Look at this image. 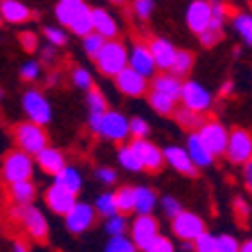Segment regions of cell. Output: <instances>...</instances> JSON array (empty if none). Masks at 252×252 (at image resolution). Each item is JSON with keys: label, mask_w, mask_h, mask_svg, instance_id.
Wrapping results in <instances>:
<instances>
[{"label": "cell", "mask_w": 252, "mask_h": 252, "mask_svg": "<svg viewBox=\"0 0 252 252\" xmlns=\"http://www.w3.org/2000/svg\"><path fill=\"white\" fill-rule=\"evenodd\" d=\"M151 90H158V93L167 94V97H171L173 101H180V90H183V81H180V77H176L173 72L164 70L162 74H158V77L151 81Z\"/></svg>", "instance_id": "603a6c76"}, {"label": "cell", "mask_w": 252, "mask_h": 252, "mask_svg": "<svg viewBox=\"0 0 252 252\" xmlns=\"http://www.w3.org/2000/svg\"><path fill=\"white\" fill-rule=\"evenodd\" d=\"M23 110L27 113L32 122L45 126L47 122L52 120V106L47 101V97L41 93V90H27L23 94Z\"/></svg>", "instance_id": "52a82bcc"}, {"label": "cell", "mask_w": 252, "mask_h": 252, "mask_svg": "<svg viewBox=\"0 0 252 252\" xmlns=\"http://www.w3.org/2000/svg\"><path fill=\"white\" fill-rule=\"evenodd\" d=\"M32 173H34V160H32L30 153L16 149V151L5 156V160H2V180L7 185L32 178Z\"/></svg>", "instance_id": "3957f363"}, {"label": "cell", "mask_w": 252, "mask_h": 252, "mask_svg": "<svg viewBox=\"0 0 252 252\" xmlns=\"http://www.w3.org/2000/svg\"><path fill=\"white\" fill-rule=\"evenodd\" d=\"M225 156L232 164H246L248 160H252V135L246 128H234L227 135Z\"/></svg>", "instance_id": "5b68a950"}, {"label": "cell", "mask_w": 252, "mask_h": 252, "mask_svg": "<svg viewBox=\"0 0 252 252\" xmlns=\"http://www.w3.org/2000/svg\"><path fill=\"white\" fill-rule=\"evenodd\" d=\"M133 147V151L137 153L142 162V169H149V171H158V169L164 164V156L162 149H158L153 142H149L147 137H133V142H128Z\"/></svg>", "instance_id": "5bb4252c"}, {"label": "cell", "mask_w": 252, "mask_h": 252, "mask_svg": "<svg viewBox=\"0 0 252 252\" xmlns=\"http://www.w3.org/2000/svg\"><path fill=\"white\" fill-rule=\"evenodd\" d=\"M81 38H84V50L88 57H94V54L99 52V47L106 43V38L101 36V34H97V32H88V34Z\"/></svg>", "instance_id": "60d3db41"}, {"label": "cell", "mask_w": 252, "mask_h": 252, "mask_svg": "<svg viewBox=\"0 0 252 252\" xmlns=\"http://www.w3.org/2000/svg\"><path fill=\"white\" fill-rule=\"evenodd\" d=\"M239 252H252V239H248L246 243H241V246H239Z\"/></svg>", "instance_id": "680465c9"}, {"label": "cell", "mask_w": 252, "mask_h": 252, "mask_svg": "<svg viewBox=\"0 0 252 252\" xmlns=\"http://www.w3.org/2000/svg\"><path fill=\"white\" fill-rule=\"evenodd\" d=\"M54 183H59L61 187H65V189H70L72 194H79L81 191V185H84V180H81V173L77 171L74 167H65L61 169V171L54 176Z\"/></svg>", "instance_id": "83f0119b"}, {"label": "cell", "mask_w": 252, "mask_h": 252, "mask_svg": "<svg viewBox=\"0 0 252 252\" xmlns=\"http://www.w3.org/2000/svg\"><path fill=\"white\" fill-rule=\"evenodd\" d=\"M153 9H156V2H153V0H133V14H135L140 21L151 18Z\"/></svg>", "instance_id": "ee69618b"}, {"label": "cell", "mask_w": 252, "mask_h": 252, "mask_svg": "<svg viewBox=\"0 0 252 252\" xmlns=\"http://www.w3.org/2000/svg\"><path fill=\"white\" fill-rule=\"evenodd\" d=\"M72 84L77 86V88H81V90H88V88H93V74L88 72L86 68H72Z\"/></svg>", "instance_id": "7bdbcfd3"}, {"label": "cell", "mask_w": 252, "mask_h": 252, "mask_svg": "<svg viewBox=\"0 0 252 252\" xmlns=\"http://www.w3.org/2000/svg\"><path fill=\"white\" fill-rule=\"evenodd\" d=\"M0 99H2V90H0Z\"/></svg>", "instance_id": "6125c7cd"}, {"label": "cell", "mask_w": 252, "mask_h": 252, "mask_svg": "<svg viewBox=\"0 0 252 252\" xmlns=\"http://www.w3.org/2000/svg\"><path fill=\"white\" fill-rule=\"evenodd\" d=\"M86 7L84 0H59L57 2V9H54V14H57V21L61 23L63 27H68L70 23H72V18L79 14V11Z\"/></svg>", "instance_id": "4316f807"}, {"label": "cell", "mask_w": 252, "mask_h": 252, "mask_svg": "<svg viewBox=\"0 0 252 252\" xmlns=\"http://www.w3.org/2000/svg\"><path fill=\"white\" fill-rule=\"evenodd\" d=\"M243 180H246V187L250 189V194H252V160H248L243 164Z\"/></svg>", "instance_id": "11a10c76"}, {"label": "cell", "mask_w": 252, "mask_h": 252, "mask_svg": "<svg viewBox=\"0 0 252 252\" xmlns=\"http://www.w3.org/2000/svg\"><path fill=\"white\" fill-rule=\"evenodd\" d=\"M93 11V32L101 34L104 38H115L120 34V25H117V18L110 11L101 9V7H94Z\"/></svg>", "instance_id": "ffe728a7"}, {"label": "cell", "mask_w": 252, "mask_h": 252, "mask_svg": "<svg viewBox=\"0 0 252 252\" xmlns=\"http://www.w3.org/2000/svg\"><path fill=\"white\" fill-rule=\"evenodd\" d=\"M94 216H97V212H94L93 205L79 203L77 200V203L68 210V214H65V225H68V230L72 232V234H84L86 230L93 227Z\"/></svg>", "instance_id": "7c38bea8"}, {"label": "cell", "mask_w": 252, "mask_h": 252, "mask_svg": "<svg viewBox=\"0 0 252 252\" xmlns=\"http://www.w3.org/2000/svg\"><path fill=\"white\" fill-rule=\"evenodd\" d=\"M191 250L194 252H216V236L205 230L191 241Z\"/></svg>", "instance_id": "f35d334b"}, {"label": "cell", "mask_w": 252, "mask_h": 252, "mask_svg": "<svg viewBox=\"0 0 252 252\" xmlns=\"http://www.w3.org/2000/svg\"><path fill=\"white\" fill-rule=\"evenodd\" d=\"M156 207H158V194L151 187H133V212L153 214Z\"/></svg>", "instance_id": "d4e9b609"}, {"label": "cell", "mask_w": 252, "mask_h": 252, "mask_svg": "<svg viewBox=\"0 0 252 252\" xmlns=\"http://www.w3.org/2000/svg\"><path fill=\"white\" fill-rule=\"evenodd\" d=\"M180 101L185 108H191L196 113H205L212 108V93L198 81H185L180 90Z\"/></svg>", "instance_id": "9c48e42d"}, {"label": "cell", "mask_w": 252, "mask_h": 252, "mask_svg": "<svg viewBox=\"0 0 252 252\" xmlns=\"http://www.w3.org/2000/svg\"><path fill=\"white\" fill-rule=\"evenodd\" d=\"M108 2H113V5H124L126 0H108Z\"/></svg>", "instance_id": "94428289"}, {"label": "cell", "mask_w": 252, "mask_h": 252, "mask_svg": "<svg viewBox=\"0 0 252 252\" xmlns=\"http://www.w3.org/2000/svg\"><path fill=\"white\" fill-rule=\"evenodd\" d=\"M104 252H137V248L126 234H117V236H110V241L106 243Z\"/></svg>", "instance_id": "d590c367"}, {"label": "cell", "mask_w": 252, "mask_h": 252, "mask_svg": "<svg viewBox=\"0 0 252 252\" xmlns=\"http://www.w3.org/2000/svg\"><path fill=\"white\" fill-rule=\"evenodd\" d=\"M115 203L120 214H128L133 212V187H120L115 191Z\"/></svg>", "instance_id": "8d00e7d4"}, {"label": "cell", "mask_w": 252, "mask_h": 252, "mask_svg": "<svg viewBox=\"0 0 252 252\" xmlns=\"http://www.w3.org/2000/svg\"><path fill=\"white\" fill-rule=\"evenodd\" d=\"M128 135L147 137L149 135V122L142 120V117H131V120H128Z\"/></svg>", "instance_id": "c3c4849f"}, {"label": "cell", "mask_w": 252, "mask_h": 252, "mask_svg": "<svg viewBox=\"0 0 252 252\" xmlns=\"http://www.w3.org/2000/svg\"><path fill=\"white\" fill-rule=\"evenodd\" d=\"M117 160H120V164L126 169V171H140V169H142L140 158H137V153L133 151L131 144H126V147L120 149V153H117Z\"/></svg>", "instance_id": "e575fe53"}, {"label": "cell", "mask_w": 252, "mask_h": 252, "mask_svg": "<svg viewBox=\"0 0 252 252\" xmlns=\"http://www.w3.org/2000/svg\"><path fill=\"white\" fill-rule=\"evenodd\" d=\"M43 34H45L47 43H50V45H54V47H61V45H65V43H68V34L63 32V27L50 25V27H45V30H43Z\"/></svg>", "instance_id": "b9f144b4"}, {"label": "cell", "mask_w": 252, "mask_h": 252, "mask_svg": "<svg viewBox=\"0 0 252 252\" xmlns=\"http://www.w3.org/2000/svg\"><path fill=\"white\" fill-rule=\"evenodd\" d=\"M241 243L236 241V236L232 234H220L216 236V252H239Z\"/></svg>", "instance_id": "7dc6e473"}, {"label": "cell", "mask_w": 252, "mask_h": 252, "mask_svg": "<svg viewBox=\"0 0 252 252\" xmlns=\"http://www.w3.org/2000/svg\"><path fill=\"white\" fill-rule=\"evenodd\" d=\"M97 135L106 137L110 142H124L128 137V120L122 113H117V110H106L101 115Z\"/></svg>", "instance_id": "ba28073f"}, {"label": "cell", "mask_w": 252, "mask_h": 252, "mask_svg": "<svg viewBox=\"0 0 252 252\" xmlns=\"http://www.w3.org/2000/svg\"><path fill=\"white\" fill-rule=\"evenodd\" d=\"M94 212H97L99 216H104V219H108V216L117 214L115 194L106 191V194H99V196H97V200H94Z\"/></svg>", "instance_id": "836d02e7"}, {"label": "cell", "mask_w": 252, "mask_h": 252, "mask_svg": "<svg viewBox=\"0 0 252 252\" xmlns=\"http://www.w3.org/2000/svg\"><path fill=\"white\" fill-rule=\"evenodd\" d=\"M16 216H18V220H21V225L25 227L34 239H38V241H45L47 239V234H50V225H47L45 214H43L38 207H34L32 203L30 205H18Z\"/></svg>", "instance_id": "277c9868"}, {"label": "cell", "mask_w": 252, "mask_h": 252, "mask_svg": "<svg viewBox=\"0 0 252 252\" xmlns=\"http://www.w3.org/2000/svg\"><path fill=\"white\" fill-rule=\"evenodd\" d=\"M45 203H47V207H50L54 214L65 216L70 207L77 203V194H72L70 189H65V187H61L59 183H54L52 187L45 191Z\"/></svg>", "instance_id": "e0dca14e"}, {"label": "cell", "mask_w": 252, "mask_h": 252, "mask_svg": "<svg viewBox=\"0 0 252 252\" xmlns=\"http://www.w3.org/2000/svg\"><path fill=\"white\" fill-rule=\"evenodd\" d=\"M14 252H30V250H27V246H25V243H21V241H18V243H14Z\"/></svg>", "instance_id": "91938a15"}, {"label": "cell", "mask_w": 252, "mask_h": 252, "mask_svg": "<svg viewBox=\"0 0 252 252\" xmlns=\"http://www.w3.org/2000/svg\"><path fill=\"white\" fill-rule=\"evenodd\" d=\"M234 214H236V219L239 220H248L250 219V214H252L250 203H248L246 198H236L234 200Z\"/></svg>", "instance_id": "f5cc1de1"}, {"label": "cell", "mask_w": 252, "mask_h": 252, "mask_svg": "<svg viewBox=\"0 0 252 252\" xmlns=\"http://www.w3.org/2000/svg\"><path fill=\"white\" fill-rule=\"evenodd\" d=\"M38 77H41V65H38L36 61H27L21 65V79H25V81H36Z\"/></svg>", "instance_id": "f907efd6"}, {"label": "cell", "mask_w": 252, "mask_h": 252, "mask_svg": "<svg viewBox=\"0 0 252 252\" xmlns=\"http://www.w3.org/2000/svg\"><path fill=\"white\" fill-rule=\"evenodd\" d=\"M158 234L160 230H158V220L153 219V214H137L131 225V241L135 243L137 250H144Z\"/></svg>", "instance_id": "4fadbf2b"}, {"label": "cell", "mask_w": 252, "mask_h": 252, "mask_svg": "<svg viewBox=\"0 0 252 252\" xmlns=\"http://www.w3.org/2000/svg\"><path fill=\"white\" fill-rule=\"evenodd\" d=\"M43 59H45L47 63H52V61H54V45L43 47Z\"/></svg>", "instance_id": "6f0895ef"}, {"label": "cell", "mask_w": 252, "mask_h": 252, "mask_svg": "<svg viewBox=\"0 0 252 252\" xmlns=\"http://www.w3.org/2000/svg\"><path fill=\"white\" fill-rule=\"evenodd\" d=\"M0 23H2V16H0Z\"/></svg>", "instance_id": "be15d7a7"}, {"label": "cell", "mask_w": 252, "mask_h": 252, "mask_svg": "<svg viewBox=\"0 0 252 252\" xmlns=\"http://www.w3.org/2000/svg\"><path fill=\"white\" fill-rule=\"evenodd\" d=\"M191 68H194V54L189 52V50H178L169 72H173L176 77H187L191 72Z\"/></svg>", "instance_id": "d6a6232c"}, {"label": "cell", "mask_w": 252, "mask_h": 252, "mask_svg": "<svg viewBox=\"0 0 252 252\" xmlns=\"http://www.w3.org/2000/svg\"><path fill=\"white\" fill-rule=\"evenodd\" d=\"M128 68H133L135 72H140L142 77H156V61L151 57V50L144 43H135L128 52Z\"/></svg>", "instance_id": "9a60e30c"}, {"label": "cell", "mask_w": 252, "mask_h": 252, "mask_svg": "<svg viewBox=\"0 0 252 252\" xmlns=\"http://www.w3.org/2000/svg\"><path fill=\"white\" fill-rule=\"evenodd\" d=\"M115 86L122 94L126 97H142V94H147V88H149V79L142 77L140 72H135L133 68H122L120 72L115 74Z\"/></svg>", "instance_id": "8fae6325"}, {"label": "cell", "mask_w": 252, "mask_h": 252, "mask_svg": "<svg viewBox=\"0 0 252 252\" xmlns=\"http://www.w3.org/2000/svg\"><path fill=\"white\" fill-rule=\"evenodd\" d=\"M196 133L200 135L203 144L210 149L214 158L216 156H225L227 135H230V131H227L220 122H203V124H200V128Z\"/></svg>", "instance_id": "8992f818"}, {"label": "cell", "mask_w": 252, "mask_h": 252, "mask_svg": "<svg viewBox=\"0 0 252 252\" xmlns=\"http://www.w3.org/2000/svg\"><path fill=\"white\" fill-rule=\"evenodd\" d=\"M94 176H97V180H99L101 185H113V183L117 180V173L113 171L110 167H99Z\"/></svg>", "instance_id": "db71d44e"}, {"label": "cell", "mask_w": 252, "mask_h": 252, "mask_svg": "<svg viewBox=\"0 0 252 252\" xmlns=\"http://www.w3.org/2000/svg\"><path fill=\"white\" fill-rule=\"evenodd\" d=\"M158 203H160V207H162V212H164V216H167V219H173V216L183 210V205L173 198V196H164V198L158 200Z\"/></svg>", "instance_id": "681fc988"}, {"label": "cell", "mask_w": 252, "mask_h": 252, "mask_svg": "<svg viewBox=\"0 0 252 252\" xmlns=\"http://www.w3.org/2000/svg\"><path fill=\"white\" fill-rule=\"evenodd\" d=\"M176 104H178V101H173L167 94L158 93V90H149V106H151L156 113H160V115H171Z\"/></svg>", "instance_id": "1f68e13d"}, {"label": "cell", "mask_w": 252, "mask_h": 252, "mask_svg": "<svg viewBox=\"0 0 252 252\" xmlns=\"http://www.w3.org/2000/svg\"><path fill=\"white\" fill-rule=\"evenodd\" d=\"M171 227H173V234L178 236V239H183V241H194L200 232H205V220L200 219L198 214H194V212L180 210L178 214L171 219Z\"/></svg>", "instance_id": "30bf717a"}, {"label": "cell", "mask_w": 252, "mask_h": 252, "mask_svg": "<svg viewBox=\"0 0 252 252\" xmlns=\"http://www.w3.org/2000/svg\"><path fill=\"white\" fill-rule=\"evenodd\" d=\"M144 252H176V248H173V241H171V239H167V236H160V234H158L156 239H153V241L149 243L147 248H144Z\"/></svg>", "instance_id": "bcb514c9"}, {"label": "cell", "mask_w": 252, "mask_h": 252, "mask_svg": "<svg viewBox=\"0 0 252 252\" xmlns=\"http://www.w3.org/2000/svg\"><path fill=\"white\" fill-rule=\"evenodd\" d=\"M18 41H21V45H23L25 52H36L38 50V36L34 34V32H23L21 36H18Z\"/></svg>", "instance_id": "816d5d0a"}, {"label": "cell", "mask_w": 252, "mask_h": 252, "mask_svg": "<svg viewBox=\"0 0 252 252\" xmlns=\"http://www.w3.org/2000/svg\"><path fill=\"white\" fill-rule=\"evenodd\" d=\"M9 196L16 205H30L34 200V196H36V187H34L32 178L18 180V183L9 185Z\"/></svg>", "instance_id": "484cf974"}, {"label": "cell", "mask_w": 252, "mask_h": 252, "mask_svg": "<svg viewBox=\"0 0 252 252\" xmlns=\"http://www.w3.org/2000/svg\"><path fill=\"white\" fill-rule=\"evenodd\" d=\"M68 30L72 32V34H77V36H86L88 32H93V11H90L88 5L74 16L72 23L68 25Z\"/></svg>", "instance_id": "4dcf8cb0"}, {"label": "cell", "mask_w": 252, "mask_h": 252, "mask_svg": "<svg viewBox=\"0 0 252 252\" xmlns=\"http://www.w3.org/2000/svg\"><path fill=\"white\" fill-rule=\"evenodd\" d=\"M149 45V50H151V57H153V61H156V68L158 70H171V65H173V59H176V47H173V43L171 41H167V38H151V41L147 43Z\"/></svg>", "instance_id": "ac0fdd59"}, {"label": "cell", "mask_w": 252, "mask_h": 252, "mask_svg": "<svg viewBox=\"0 0 252 252\" xmlns=\"http://www.w3.org/2000/svg\"><path fill=\"white\" fill-rule=\"evenodd\" d=\"M34 158H36L38 167H41L45 173H50V176H57V173L65 167V158H63V153L59 151V149H52L50 144H47L45 149H41Z\"/></svg>", "instance_id": "cb8c5ba5"}, {"label": "cell", "mask_w": 252, "mask_h": 252, "mask_svg": "<svg viewBox=\"0 0 252 252\" xmlns=\"http://www.w3.org/2000/svg\"><path fill=\"white\" fill-rule=\"evenodd\" d=\"M196 36L200 38V45L205 47H214L216 43L223 38V30H214V27H205L200 34H196Z\"/></svg>", "instance_id": "f6af8a7d"}, {"label": "cell", "mask_w": 252, "mask_h": 252, "mask_svg": "<svg viewBox=\"0 0 252 252\" xmlns=\"http://www.w3.org/2000/svg\"><path fill=\"white\" fill-rule=\"evenodd\" d=\"M0 16L11 25H23L32 18V9L21 0H0Z\"/></svg>", "instance_id": "44dd1931"}, {"label": "cell", "mask_w": 252, "mask_h": 252, "mask_svg": "<svg viewBox=\"0 0 252 252\" xmlns=\"http://www.w3.org/2000/svg\"><path fill=\"white\" fill-rule=\"evenodd\" d=\"M14 140L16 147L21 151L30 153L32 158L36 156L41 149L47 147V133L43 131V126L36 122H21V124L14 126Z\"/></svg>", "instance_id": "7a4b0ae2"}, {"label": "cell", "mask_w": 252, "mask_h": 252, "mask_svg": "<svg viewBox=\"0 0 252 252\" xmlns=\"http://www.w3.org/2000/svg\"><path fill=\"white\" fill-rule=\"evenodd\" d=\"M232 27H234V32L243 38L246 45H252V14H248V11L234 14L232 16Z\"/></svg>", "instance_id": "f546056e"}, {"label": "cell", "mask_w": 252, "mask_h": 252, "mask_svg": "<svg viewBox=\"0 0 252 252\" xmlns=\"http://www.w3.org/2000/svg\"><path fill=\"white\" fill-rule=\"evenodd\" d=\"M88 110L90 113H106L108 110V101H106L104 93L99 88H88Z\"/></svg>", "instance_id": "74e56055"}, {"label": "cell", "mask_w": 252, "mask_h": 252, "mask_svg": "<svg viewBox=\"0 0 252 252\" xmlns=\"http://www.w3.org/2000/svg\"><path fill=\"white\" fill-rule=\"evenodd\" d=\"M232 90H234V84H232V81H225V84L220 86L219 94H220V97H230V94H232Z\"/></svg>", "instance_id": "9f6ffc18"}, {"label": "cell", "mask_w": 252, "mask_h": 252, "mask_svg": "<svg viewBox=\"0 0 252 252\" xmlns=\"http://www.w3.org/2000/svg\"><path fill=\"white\" fill-rule=\"evenodd\" d=\"M126 230H128V220H126L124 214H113L106 219V232H108L110 236H117V234H126Z\"/></svg>", "instance_id": "ab89813d"}, {"label": "cell", "mask_w": 252, "mask_h": 252, "mask_svg": "<svg viewBox=\"0 0 252 252\" xmlns=\"http://www.w3.org/2000/svg\"><path fill=\"white\" fill-rule=\"evenodd\" d=\"M173 117H176V122H178L183 128H187V131H198L200 128V124H203V113H196V110H191V108H173V113H171Z\"/></svg>", "instance_id": "f1b7e54d"}, {"label": "cell", "mask_w": 252, "mask_h": 252, "mask_svg": "<svg viewBox=\"0 0 252 252\" xmlns=\"http://www.w3.org/2000/svg\"><path fill=\"white\" fill-rule=\"evenodd\" d=\"M162 156H164V162H167L169 167H173L178 173H185V176H196V173H198V167L191 162V158H189L187 149H183V147H167L162 151Z\"/></svg>", "instance_id": "d6986e66"}, {"label": "cell", "mask_w": 252, "mask_h": 252, "mask_svg": "<svg viewBox=\"0 0 252 252\" xmlns=\"http://www.w3.org/2000/svg\"><path fill=\"white\" fill-rule=\"evenodd\" d=\"M187 27L194 34H200L205 27L210 25L212 21V7H210V0H191L187 7Z\"/></svg>", "instance_id": "2e32d148"}, {"label": "cell", "mask_w": 252, "mask_h": 252, "mask_svg": "<svg viewBox=\"0 0 252 252\" xmlns=\"http://www.w3.org/2000/svg\"><path fill=\"white\" fill-rule=\"evenodd\" d=\"M94 65L106 77H115L122 68L128 65V50L122 41L115 38H106V43L99 47V52L94 54Z\"/></svg>", "instance_id": "6da1fadb"}, {"label": "cell", "mask_w": 252, "mask_h": 252, "mask_svg": "<svg viewBox=\"0 0 252 252\" xmlns=\"http://www.w3.org/2000/svg\"><path fill=\"white\" fill-rule=\"evenodd\" d=\"M185 149H187L189 158H191V162L196 164V167H210L212 162H214V156H212V151L203 144V140H200L198 133H191V135L187 137V144H185Z\"/></svg>", "instance_id": "7402d4cb"}]
</instances>
